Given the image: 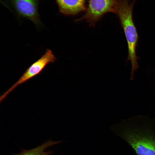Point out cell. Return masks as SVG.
Listing matches in <instances>:
<instances>
[{"mask_svg": "<svg viewBox=\"0 0 155 155\" xmlns=\"http://www.w3.org/2000/svg\"><path fill=\"white\" fill-rule=\"evenodd\" d=\"M113 131L131 147L136 155H155V120L138 116L124 120Z\"/></svg>", "mask_w": 155, "mask_h": 155, "instance_id": "cell-1", "label": "cell"}, {"mask_svg": "<svg viewBox=\"0 0 155 155\" xmlns=\"http://www.w3.org/2000/svg\"><path fill=\"white\" fill-rule=\"evenodd\" d=\"M135 2V0L131 2L130 0H116L114 12L119 18L127 40L128 49L127 61H130L131 63V80L133 78L134 71L139 67L137 61L139 58L136 54L139 36L133 18Z\"/></svg>", "mask_w": 155, "mask_h": 155, "instance_id": "cell-2", "label": "cell"}, {"mask_svg": "<svg viewBox=\"0 0 155 155\" xmlns=\"http://www.w3.org/2000/svg\"><path fill=\"white\" fill-rule=\"evenodd\" d=\"M56 59L52 50L46 49L44 54L31 65L18 80L1 96L0 103L18 86L39 74L48 64L55 62Z\"/></svg>", "mask_w": 155, "mask_h": 155, "instance_id": "cell-3", "label": "cell"}, {"mask_svg": "<svg viewBox=\"0 0 155 155\" xmlns=\"http://www.w3.org/2000/svg\"><path fill=\"white\" fill-rule=\"evenodd\" d=\"M85 13L75 22L85 20L90 26L94 27L96 23L105 14L114 13L116 0H88Z\"/></svg>", "mask_w": 155, "mask_h": 155, "instance_id": "cell-4", "label": "cell"}, {"mask_svg": "<svg viewBox=\"0 0 155 155\" xmlns=\"http://www.w3.org/2000/svg\"><path fill=\"white\" fill-rule=\"evenodd\" d=\"M12 7L19 17L32 21L39 28L42 24L38 11V0H10Z\"/></svg>", "mask_w": 155, "mask_h": 155, "instance_id": "cell-5", "label": "cell"}, {"mask_svg": "<svg viewBox=\"0 0 155 155\" xmlns=\"http://www.w3.org/2000/svg\"><path fill=\"white\" fill-rule=\"evenodd\" d=\"M59 12L65 15L74 16L86 11V0H55Z\"/></svg>", "mask_w": 155, "mask_h": 155, "instance_id": "cell-6", "label": "cell"}, {"mask_svg": "<svg viewBox=\"0 0 155 155\" xmlns=\"http://www.w3.org/2000/svg\"><path fill=\"white\" fill-rule=\"evenodd\" d=\"M61 141H54L51 140L45 142L41 145L29 150H23L20 152L15 155H51V151H46L48 148L58 144Z\"/></svg>", "mask_w": 155, "mask_h": 155, "instance_id": "cell-7", "label": "cell"}]
</instances>
